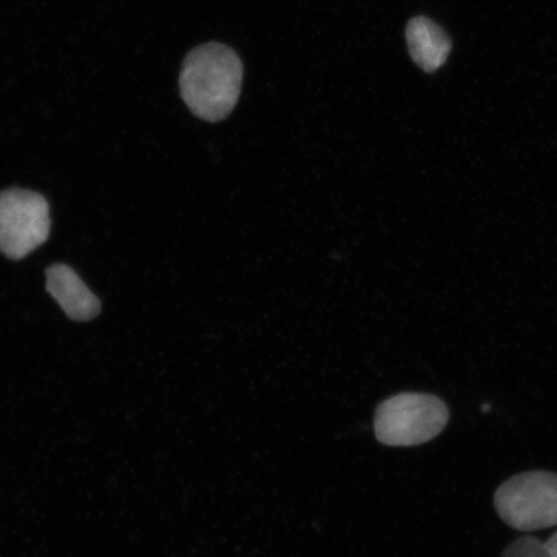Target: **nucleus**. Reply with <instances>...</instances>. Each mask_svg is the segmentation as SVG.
I'll list each match as a JSON object with an SVG mask.
<instances>
[{
	"instance_id": "obj_1",
	"label": "nucleus",
	"mask_w": 557,
	"mask_h": 557,
	"mask_svg": "<svg viewBox=\"0 0 557 557\" xmlns=\"http://www.w3.org/2000/svg\"><path fill=\"white\" fill-rule=\"evenodd\" d=\"M243 64L232 48L208 44L186 55L180 74L181 96L201 121L226 120L238 103Z\"/></svg>"
},
{
	"instance_id": "obj_2",
	"label": "nucleus",
	"mask_w": 557,
	"mask_h": 557,
	"mask_svg": "<svg viewBox=\"0 0 557 557\" xmlns=\"http://www.w3.org/2000/svg\"><path fill=\"white\" fill-rule=\"evenodd\" d=\"M449 417L447 404L436 396L403 393L380 404L374 433L388 447H414L442 434Z\"/></svg>"
},
{
	"instance_id": "obj_3",
	"label": "nucleus",
	"mask_w": 557,
	"mask_h": 557,
	"mask_svg": "<svg viewBox=\"0 0 557 557\" xmlns=\"http://www.w3.org/2000/svg\"><path fill=\"white\" fill-rule=\"evenodd\" d=\"M494 508L508 527L535 532L557 527V473H518L494 493Z\"/></svg>"
},
{
	"instance_id": "obj_4",
	"label": "nucleus",
	"mask_w": 557,
	"mask_h": 557,
	"mask_svg": "<svg viewBox=\"0 0 557 557\" xmlns=\"http://www.w3.org/2000/svg\"><path fill=\"white\" fill-rule=\"evenodd\" d=\"M50 233V205L44 195L24 189L0 193V253L11 260L24 259Z\"/></svg>"
},
{
	"instance_id": "obj_5",
	"label": "nucleus",
	"mask_w": 557,
	"mask_h": 557,
	"mask_svg": "<svg viewBox=\"0 0 557 557\" xmlns=\"http://www.w3.org/2000/svg\"><path fill=\"white\" fill-rule=\"evenodd\" d=\"M46 287L60 308L75 322H88L101 311L100 299L66 264L55 263L46 271Z\"/></svg>"
},
{
	"instance_id": "obj_6",
	"label": "nucleus",
	"mask_w": 557,
	"mask_h": 557,
	"mask_svg": "<svg viewBox=\"0 0 557 557\" xmlns=\"http://www.w3.org/2000/svg\"><path fill=\"white\" fill-rule=\"evenodd\" d=\"M406 38L410 58L426 73L441 69L451 52L449 35L429 17L418 16L410 20Z\"/></svg>"
},
{
	"instance_id": "obj_7",
	"label": "nucleus",
	"mask_w": 557,
	"mask_h": 557,
	"mask_svg": "<svg viewBox=\"0 0 557 557\" xmlns=\"http://www.w3.org/2000/svg\"><path fill=\"white\" fill-rule=\"evenodd\" d=\"M547 553L545 541L527 535L510 543L500 557H547Z\"/></svg>"
},
{
	"instance_id": "obj_8",
	"label": "nucleus",
	"mask_w": 557,
	"mask_h": 557,
	"mask_svg": "<svg viewBox=\"0 0 557 557\" xmlns=\"http://www.w3.org/2000/svg\"><path fill=\"white\" fill-rule=\"evenodd\" d=\"M547 545V557H557V532L552 535V539L546 541Z\"/></svg>"
}]
</instances>
